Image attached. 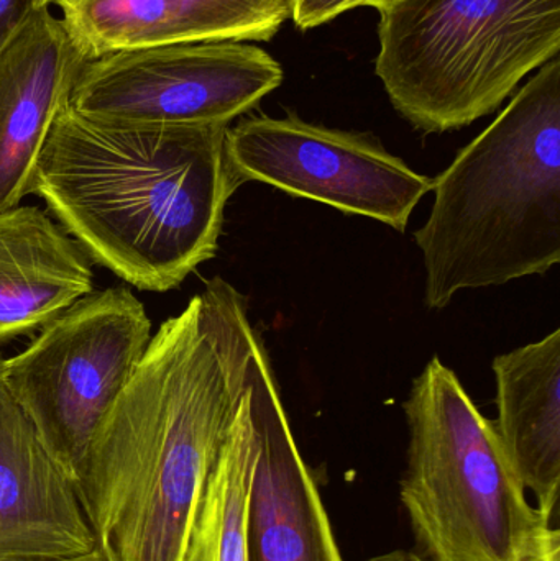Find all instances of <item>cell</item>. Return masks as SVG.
Returning <instances> with one entry per match:
<instances>
[{"label":"cell","instance_id":"16","mask_svg":"<svg viewBox=\"0 0 560 561\" xmlns=\"http://www.w3.org/2000/svg\"><path fill=\"white\" fill-rule=\"evenodd\" d=\"M395 0H292V19L301 30L324 25L361 7L384 9Z\"/></svg>","mask_w":560,"mask_h":561},{"label":"cell","instance_id":"14","mask_svg":"<svg viewBox=\"0 0 560 561\" xmlns=\"http://www.w3.org/2000/svg\"><path fill=\"white\" fill-rule=\"evenodd\" d=\"M255 463V427L243 392L207 478L183 561H250L249 514Z\"/></svg>","mask_w":560,"mask_h":561},{"label":"cell","instance_id":"2","mask_svg":"<svg viewBox=\"0 0 560 561\" xmlns=\"http://www.w3.org/2000/svg\"><path fill=\"white\" fill-rule=\"evenodd\" d=\"M227 128L108 124L68 104L39 153L33 194L89 260L167 293L216 256L240 187Z\"/></svg>","mask_w":560,"mask_h":561},{"label":"cell","instance_id":"15","mask_svg":"<svg viewBox=\"0 0 560 561\" xmlns=\"http://www.w3.org/2000/svg\"><path fill=\"white\" fill-rule=\"evenodd\" d=\"M167 43L272 38L292 19V0H164Z\"/></svg>","mask_w":560,"mask_h":561},{"label":"cell","instance_id":"6","mask_svg":"<svg viewBox=\"0 0 560 561\" xmlns=\"http://www.w3.org/2000/svg\"><path fill=\"white\" fill-rule=\"evenodd\" d=\"M150 340L144 302L115 286L76 300L42 327L28 348L3 358L7 388L75 490L99 427Z\"/></svg>","mask_w":560,"mask_h":561},{"label":"cell","instance_id":"1","mask_svg":"<svg viewBox=\"0 0 560 561\" xmlns=\"http://www.w3.org/2000/svg\"><path fill=\"white\" fill-rule=\"evenodd\" d=\"M259 336L220 276L151 336L76 486L104 561H183Z\"/></svg>","mask_w":560,"mask_h":561},{"label":"cell","instance_id":"18","mask_svg":"<svg viewBox=\"0 0 560 561\" xmlns=\"http://www.w3.org/2000/svg\"><path fill=\"white\" fill-rule=\"evenodd\" d=\"M367 561H426L413 550H391V552L381 553Z\"/></svg>","mask_w":560,"mask_h":561},{"label":"cell","instance_id":"20","mask_svg":"<svg viewBox=\"0 0 560 561\" xmlns=\"http://www.w3.org/2000/svg\"><path fill=\"white\" fill-rule=\"evenodd\" d=\"M535 561H560V542L552 543Z\"/></svg>","mask_w":560,"mask_h":561},{"label":"cell","instance_id":"4","mask_svg":"<svg viewBox=\"0 0 560 561\" xmlns=\"http://www.w3.org/2000/svg\"><path fill=\"white\" fill-rule=\"evenodd\" d=\"M410 445L400 500L426 561H535L560 539L529 503L505 448L437 356L403 402Z\"/></svg>","mask_w":560,"mask_h":561},{"label":"cell","instance_id":"10","mask_svg":"<svg viewBox=\"0 0 560 561\" xmlns=\"http://www.w3.org/2000/svg\"><path fill=\"white\" fill-rule=\"evenodd\" d=\"M88 61L49 7L0 55V213L33 194L39 153Z\"/></svg>","mask_w":560,"mask_h":561},{"label":"cell","instance_id":"5","mask_svg":"<svg viewBox=\"0 0 560 561\" xmlns=\"http://www.w3.org/2000/svg\"><path fill=\"white\" fill-rule=\"evenodd\" d=\"M378 13L375 72L424 134L493 114L560 51V0H395Z\"/></svg>","mask_w":560,"mask_h":561},{"label":"cell","instance_id":"17","mask_svg":"<svg viewBox=\"0 0 560 561\" xmlns=\"http://www.w3.org/2000/svg\"><path fill=\"white\" fill-rule=\"evenodd\" d=\"M42 7V0H0V55Z\"/></svg>","mask_w":560,"mask_h":561},{"label":"cell","instance_id":"7","mask_svg":"<svg viewBox=\"0 0 560 561\" xmlns=\"http://www.w3.org/2000/svg\"><path fill=\"white\" fill-rule=\"evenodd\" d=\"M282 82V66L259 46L170 43L89 59L69 105L108 124L229 127Z\"/></svg>","mask_w":560,"mask_h":561},{"label":"cell","instance_id":"12","mask_svg":"<svg viewBox=\"0 0 560 561\" xmlns=\"http://www.w3.org/2000/svg\"><path fill=\"white\" fill-rule=\"evenodd\" d=\"M492 368L500 440L536 510L552 523L560 490V330L496 356Z\"/></svg>","mask_w":560,"mask_h":561},{"label":"cell","instance_id":"13","mask_svg":"<svg viewBox=\"0 0 560 561\" xmlns=\"http://www.w3.org/2000/svg\"><path fill=\"white\" fill-rule=\"evenodd\" d=\"M92 289L91 260L48 213H0V342L42 329Z\"/></svg>","mask_w":560,"mask_h":561},{"label":"cell","instance_id":"9","mask_svg":"<svg viewBox=\"0 0 560 561\" xmlns=\"http://www.w3.org/2000/svg\"><path fill=\"white\" fill-rule=\"evenodd\" d=\"M245 399L256 434L250 561H344L318 484L293 435L262 336L250 356Z\"/></svg>","mask_w":560,"mask_h":561},{"label":"cell","instance_id":"19","mask_svg":"<svg viewBox=\"0 0 560 561\" xmlns=\"http://www.w3.org/2000/svg\"><path fill=\"white\" fill-rule=\"evenodd\" d=\"M43 561H104L101 552L98 549L91 550L88 553H81V556L62 557V559L55 560H43Z\"/></svg>","mask_w":560,"mask_h":561},{"label":"cell","instance_id":"11","mask_svg":"<svg viewBox=\"0 0 560 561\" xmlns=\"http://www.w3.org/2000/svg\"><path fill=\"white\" fill-rule=\"evenodd\" d=\"M0 355V561H43L95 549L75 486L43 447L2 375Z\"/></svg>","mask_w":560,"mask_h":561},{"label":"cell","instance_id":"8","mask_svg":"<svg viewBox=\"0 0 560 561\" xmlns=\"http://www.w3.org/2000/svg\"><path fill=\"white\" fill-rule=\"evenodd\" d=\"M226 153L240 186L270 184L398 232L433 190V180L372 135L309 124L295 114L243 118L227 128Z\"/></svg>","mask_w":560,"mask_h":561},{"label":"cell","instance_id":"3","mask_svg":"<svg viewBox=\"0 0 560 561\" xmlns=\"http://www.w3.org/2000/svg\"><path fill=\"white\" fill-rule=\"evenodd\" d=\"M431 191L433 209L414 232L430 309H444L462 290L559 265V56L434 178Z\"/></svg>","mask_w":560,"mask_h":561}]
</instances>
